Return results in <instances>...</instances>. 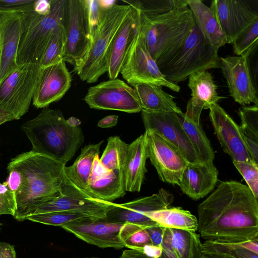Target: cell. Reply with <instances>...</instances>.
<instances>
[{
  "label": "cell",
  "mask_w": 258,
  "mask_h": 258,
  "mask_svg": "<svg viewBox=\"0 0 258 258\" xmlns=\"http://www.w3.org/2000/svg\"><path fill=\"white\" fill-rule=\"evenodd\" d=\"M198 231L205 241L258 240V201L239 182H221L198 207Z\"/></svg>",
  "instance_id": "1"
},
{
  "label": "cell",
  "mask_w": 258,
  "mask_h": 258,
  "mask_svg": "<svg viewBox=\"0 0 258 258\" xmlns=\"http://www.w3.org/2000/svg\"><path fill=\"white\" fill-rule=\"evenodd\" d=\"M66 165L32 151L12 158L8 165L9 189L15 193L16 210L14 217L26 220L40 206L59 197L67 178Z\"/></svg>",
  "instance_id": "2"
},
{
  "label": "cell",
  "mask_w": 258,
  "mask_h": 258,
  "mask_svg": "<svg viewBox=\"0 0 258 258\" xmlns=\"http://www.w3.org/2000/svg\"><path fill=\"white\" fill-rule=\"evenodd\" d=\"M32 145V151L66 165L84 141L79 125L71 124L59 109L44 108L21 126Z\"/></svg>",
  "instance_id": "3"
},
{
  "label": "cell",
  "mask_w": 258,
  "mask_h": 258,
  "mask_svg": "<svg viewBox=\"0 0 258 258\" xmlns=\"http://www.w3.org/2000/svg\"><path fill=\"white\" fill-rule=\"evenodd\" d=\"M141 20L146 47L159 69L181 48L195 24L188 7L158 15L141 12Z\"/></svg>",
  "instance_id": "4"
},
{
  "label": "cell",
  "mask_w": 258,
  "mask_h": 258,
  "mask_svg": "<svg viewBox=\"0 0 258 258\" xmlns=\"http://www.w3.org/2000/svg\"><path fill=\"white\" fill-rule=\"evenodd\" d=\"M116 1H101L103 10L100 23L92 36L89 49L81 62L74 67L79 78L93 83L107 72L108 56L111 44L120 26L131 11L132 5Z\"/></svg>",
  "instance_id": "5"
},
{
  "label": "cell",
  "mask_w": 258,
  "mask_h": 258,
  "mask_svg": "<svg viewBox=\"0 0 258 258\" xmlns=\"http://www.w3.org/2000/svg\"><path fill=\"white\" fill-rule=\"evenodd\" d=\"M220 68L218 50L205 40L195 22L181 48L160 70L168 81L177 85L195 73Z\"/></svg>",
  "instance_id": "6"
},
{
  "label": "cell",
  "mask_w": 258,
  "mask_h": 258,
  "mask_svg": "<svg viewBox=\"0 0 258 258\" xmlns=\"http://www.w3.org/2000/svg\"><path fill=\"white\" fill-rule=\"evenodd\" d=\"M67 0H51L49 12L44 15L34 11L25 13L17 54V64H39L50 35L64 24Z\"/></svg>",
  "instance_id": "7"
},
{
  "label": "cell",
  "mask_w": 258,
  "mask_h": 258,
  "mask_svg": "<svg viewBox=\"0 0 258 258\" xmlns=\"http://www.w3.org/2000/svg\"><path fill=\"white\" fill-rule=\"evenodd\" d=\"M38 64L18 65L0 84V125L20 119L29 110L39 80Z\"/></svg>",
  "instance_id": "8"
},
{
  "label": "cell",
  "mask_w": 258,
  "mask_h": 258,
  "mask_svg": "<svg viewBox=\"0 0 258 258\" xmlns=\"http://www.w3.org/2000/svg\"><path fill=\"white\" fill-rule=\"evenodd\" d=\"M120 73L133 87L147 84L165 87L178 92V85L168 81L149 52L141 29V20L122 63Z\"/></svg>",
  "instance_id": "9"
},
{
  "label": "cell",
  "mask_w": 258,
  "mask_h": 258,
  "mask_svg": "<svg viewBox=\"0 0 258 258\" xmlns=\"http://www.w3.org/2000/svg\"><path fill=\"white\" fill-rule=\"evenodd\" d=\"M64 27L66 42L63 60L78 66L92 40L87 0H67Z\"/></svg>",
  "instance_id": "10"
},
{
  "label": "cell",
  "mask_w": 258,
  "mask_h": 258,
  "mask_svg": "<svg viewBox=\"0 0 258 258\" xmlns=\"http://www.w3.org/2000/svg\"><path fill=\"white\" fill-rule=\"evenodd\" d=\"M91 108L113 110L130 113L142 108L135 89L120 79H109L90 87L84 97Z\"/></svg>",
  "instance_id": "11"
},
{
  "label": "cell",
  "mask_w": 258,
  "mask_h": 258,
  "mask_svg": "<svg viewBox=\"0 0 258 258\" xmlns=\"http://www.w3.org/2000/svg\"><path fill=\"white\" fill-rule=\"evenodd\" d=\"M173 201V195L162 188L149 196L122 204L113 203L106 212L105 219L110 222L130 223L147 228L159 225L148 217L149 214L169 207Z\"/></svg>",
  "instance_id": "12"
},
{
  "label": "cell",
  "mask_w": 258,
  "mask_h": 258,
  "mask_svg": "<svg viewBox=\"0 0 258 258\" xmlns=\"http://www.w3.org/2000/svg\"><path fill=\"white\" fill-rule=\"evenodd\" d=\"M147 155L160 179L178 185L182 172L188 162L179 151L155 131L145 130Z\"/></svg>",
  "instance_id": "13"
},
{
  "label": "cell",
  "mask_w": 258,
  "mask_h": 258,
  "mask_svg": "<svg viewBox=\"0 0 258 258\" xmlns=\"http://www.w3.org/2000/svg\"><path fill=\"white\" fill-rule=\"evenodd\" d=\"M112 203L89 196L67 178L61 194L39 206L33 214L74 211L90 216L105 218L106 212Z\"/></svg>",
  "instance_id": "14"
},
{
  "label": "cell",
  "mask_w": 258,
  "mask_h": 258,
  "mask_svg": "<svg viewBox=\"0 0 258 258\" xmlns=\"http://www.w3.org/2000/svg\"><path fill=\"white\" fill-rule=\"evenodd\" d=\"M146 130H152L175 146L190 163L201 162L178 117L173 112H153L142 110Z\"/></svg>",
  "instance_id": "15"
},
{
  "label": "cell",
  "mask_w": 258,
  "mask_h": 258,
  "mask_svg": "<svg viewBox=\"0 0 258 258\" xmlns=\"http://www.w3.org/2000/svg\"><path fill=\"white\" fill-rule=\"evenodd\" d=\"M248 57H220V69L226 80L229 94L236 102L242 106L251 103L258 106L257 91L251 77Z\"/></svg>",
  "instance_id": "16"
},
{
  "label": "cell",
  "mask_w": 258,
  "mask_h": 258,
  "mask_svg": "<svg viewBox=\"0 0 258 258\" xmlns=\"http://www.w3.org/2000/svg\"><path fill=\"white\" fill-rule=\"evenodd\" d=\"M105 218L88 217L61 227L86 242L101 248L124 247L119 236L123 224L110 222Z\"/></svg>",
  "instance_id": "17"
},
{
  "label": "cell",
  "mask_w": 258,
  "mask_h": 258,
  "mask_svg": "<svg viewBox=\"0 0 258 258\" xmlns=\"http://www.w3.org/2000/svg\"><path fill=\"white\" fill-rule=\"evenodd\" d=\"M209 109L215 134L224 152L233 161H253L247 150L239 125L218 103L211 105Z\"/></svg>",
  "instance_id": "18"
},
{
  "label": "cell",
  "mask_w": 258,
  "mask_h": 258,
  "mask_svg": "<svg viewBox=\"0 0 258 258\" xmlns=\"http://www.w3.org/2000/svg\"><path fill=\"white\" fill-rule=\"evenodd\" d=\"M213 10L227 43L232 44L237 36L258 19V13L246 1L213 0Z\"/></svg>",
  "instance_id": "19"
},
{
  "label": "cell",
  "mask_w": 258,
  "mask_h": 258,
  "mask_svg": "<svg viewBox=\"0 0 258 258\" xmlns=\"http://www.w3.org/2000/svg\"><path fill=\"white\" fill-rule=\"evenodd\" d=\"M24 13H0V84L18 66Z\"/></svg>",
  "instance_id": "20"
},
{
  "label": "cell",
  "mask_w": 258,
  "mask_h": 258,
  "mask_svg": "<svg viewBox=\"0 0 258 258\" xmlns=\"http://www.w3.org/2000/svg\"><path fill=\"white\" fill-rule=\"evenodd\" d=\"M71 83V75L63 60L41 68L33 105L37 108H44L59 100L70 88Z\"/></svg>",
  "instance_id": "21"
},
{
  "label": "cell",
  "mask_w": 258,
  "mask_h": 258,
  "mask_svg": "<svg viewBox=\"0 0 258 258\" xmlns=\"http://www.w3.org/2000/svg\"><path fill=\"white\" fill-rule=\"evenodd\" d=\"M130 2L132 8L114 35L108 56L109 79L117 78L141 22V11L137 1Z\"/></svg>",
  "instance_id": "22"
},
{
  "label": "cell",
  "mask_w": 258,
  "mask_h": 258,
  "mask_svg": "<svg viewBox=\"0 0 258 258\" xmlns=\"http://www.w3.org/2000/svg\"><path fill=\"white\" fill-rule=\"evenodd\" d=\"M125 192L124 172L106 168L97 156L93 163L86 193L93 198L112 202L123 197Z\"/></svg>",
  "instance_id": "23"
},
{
  "label": "cell",
  "mask_w": 258,
  "mask_h": 258,
  "mask_svg": "<svg viewBox=\"0 0 258 258\" xmlns=\"http://www.w3.org/2000/svg\"><path fill=\"white\" fill-rule=\"evenodd\" d=\"M188 86L191 90V98L188 100L184 113L197 123H200V116L203 109L223 98L218 95V87L213 77L208 71L195 73L188 77Z\"/></svg>",
  "instance_id": "24"
},
{
  "label": "cell",
  "mask_w": 258,
  "mask_h": 258,
  "mask_svg": "<svg viewBox=\"0 0 258 258\" xmlns=\"http://www.w3.org/2000/svg\"><path fill=\"white\" fill-rule=\"evenodd\" d=\"M218 171L214 164L188 163L183 170L178 185L182 192L194 200L210 194L218 181Z\"/></svg>",
  "instance_id": "25"
},
{
  "label": "cell",
  "mask_w": 258,
  "mask_h": 258,
  "mask_svg": "<svg viewBox=\"0 0 258 258\" xmlns=\"http://www.w3.org/2000/svg\"><path fill=\"white\" fill-rule=\"evenodd\" d=\"M159 258H201L202 243L196 232L166 228Z\"/></svg>",
  "instance_id": "26"
},
{
  "label": "cell",
  "mask_w": 258,
  "mask_h": 258,
  "mask_svg": "<svg viewBox=\"0 0 258 258\" xmlns=\"http://www.w3.org/2000/svg\"><path fill=\"white\" fill-rule=\"evenodd\" d=\"M147 138L145 133L128 145L124 170L126 191L140 192L147 171Z\"/></svg>",
  "instance_id": "27"
},
{
  "label": "cell",
  "mask_w": 258,
  "mask_h": 258,
  "mask_svg": "<svg viewBox=\"0 0 258 258\" xmlns=\"http://www.w3.org/2000/svg\"><path fill=\"white\" fill-rule=\"evenodd\" d=\"M186 1L195 24L205 40L217 50L227 44L226 37L212 9L200 0Z\"/></svg>",
  "instance_id": "28"
},
{
  "label": "cell",
  "mask_w": 258,
  "mask_h": 258,
  "mask_svg": "<svg viewBox=\"0 0 258 258\" xmlns=\"http://www.w3.org/2000/svg\"><path fill=\"white\" fill-rule=\"evenodd\" d=\"M162 87L147 84H138L133 86L142 110L153 112L182 113L174 101V97L163 91Z\"/></svg>",
  "instance_id": "29"
},
{
  "label": "cell",
  "mask_w": 258,
  "mask_h": 258,
  "mask_svg": "<svg viewBox=\"0 0 258 258\" xmlns=\"http://www.w3.org/2000/svg\"><path fill=\"white\" fill-rule=\"evenodd\" d=\"M103 142L101 141L97 144L86 145L81 149L75 161L71 165L64 167L66 178L85 193L94 161L99 154Z\"/></svg>",
  "instance_id": "30"
},
{
  "label": "cell",
  "mask_w": 258,
  "mask_h": 258,
  "mask_svg": "<svg viewBox=\"0 0 258 258\" xmlns=\"http://www.w3.org/2000/svg\"><path fill=\"white\" fill-rule=\"evenodd\" d=\"M177 115L200 161L213 164L215 153L200 123L195 122L183 112Z\"/></svg>",
  "instance_id": "31"
},
{
  "label": "cell",
  "mask_w": 258,
  "mask_h": 258,
  "mask_svg": "<svg viewBox=\"0 0 258 258\" xmlns=\"http://www.w3.org/2000/svg\"><path fill=\"white\" fill-rule=\"evenodd\" d=\"M148 217L161 226L196 232L198 219L191 213L180 207L167 208L151 212Z\"/></svg>",
  "instance_id": "32"
},
{
  "label": "cell",
  "mask_w": 258,
  "mask_h": 258,
  "mask_svg": "<svg viewBox=\"0 0 258 258\" xmlns=\"http://www.w3.org/2000/svg\"><path fill=\"white\" fill-rule=\"evenodd\" d=\"M239 125L251 159L258 164V106H244L238 109Z\"/></svg>",
  "instance_id": "33"
},
{
  "label": "cell",
  "mask_w": 258,
  "mask_h": 258,
  "mask_svg": "<svg viewBox=\"0 0 258 258\" xmlns=\"http://www.w3.org/2000/svg\"><path fill=\"white\" fill-rule=\"evenodd\" d=\"M202 252H211L230 258H258V240L240 243L205 241Z\"/></svg>",
  "instance_id": "34"
},
{
  "label": "cell",
  "mask_w": 258,
  "mask_h": 258,
  "mask_svg": "<svg viewBox=\"0 0 258 258\" xmlns=\"http://www.w3.org/2000/svg\"><path fill=\"white\" fill-rule=\"evenodd\" d=\"M128 145L118 136L108 138L106 148L99 158L100 162L109 170L124 172Z\"/></svg>",
  "instance_id": "35"
},
{
  "label": "cell",
  "mask_w": 258,
  "mask_h": 258,
  "mask_svg": "<svg viewBox=\"0 0 258 258\" xmlns=\"http://www.w3.org/2000/svg\"><path fill=\"white\" fill-rule=\"evenodd\" d=\"M66 42L64 24L57 26L52 31L39 62L43 68L63 60Z\"/></svg>",
  "instance_id": "36"
},
{
  "label": "cell",
  "mask_w": 258,
  "mask_h": 258,
  "mask_svg": "<svg viewBox=\"0 0 258 258\" xmlns=\"http://www.w3.org/2000/svg\"><path fill=\"white\" fill-rule=\"evenodd\" d=\"M119 236L124 247L130 249L143 251L145 245L152 244L146 229L132 223L123 224Z\"/></svg>",
  "instance_id": "37"
},
{
  "label": "cell",
  "mask_w": 258,
  "mask_h": 258,
  "mask_svg": "<svg viewBox=\"0 0 258 258\" xmlns=\"http://www.w3.org/2000/svg\"><path fill=\"white\" fill-rule=\"evenodd\" d=\"M88 217L91 216L77 212L56 211L31 215L27 216L26 220L61 227L68 224Z\"/></svg>",
  "instance_id": "38"
},
{
  "label": "cell",
  "mask_w": 258,
  "mask_h": 258,
  "mask_svg": "<svg viewBox=\"0 0 258 258\" xmlns=\"http://www.w3.org/2000/svg\"><path fill=\"white\" fill-rule=\"evenodd\" d=\"M232 44L234 53L237 56L248 57L257 49L258 19L239 34Z\"/></svg>",
  "instance_id": "39"
},
{
  "label": "cell",
  "mask_w": 258,
  "mask_h": 258,
  "mask_svg": "<svg viewBox=\"0 0 258 258\" xmlns=\"http://www.w3.org/2000/svg\"><path fill=\"white\" fill-rule=\"evenodd\" d=\"M141 13L147 15H158L177 9L188 7L186 0L137 1Z\"/></svg>",
  "instance_id": "40"
},
{
  "label": "cell",
  "mask_w": 258,
  "mask_h": 258,
  "mask_svg": "<svg viewBox=\"0 0 258 258\" xmlns=\"http://www.w3.org/2000/svg\"><path fill=\"white\" fill-rule=\"evenodd\" d=\"M233 163L245 180L254 197L258 198V164L253 161H236Z\"/></svg>",
  "instance_id": "41"
},
{
  "label": "cell",
  "mask_w": 258,
  "mask_h": 258,
  "mask_svg": "<svg viewBox=\"0 0 258 258\" xmlns=\"http://www.w3.org/2000/svg\"><path fill=\"white\" fill-rule=\"evenodd\" d=\"M36 0H0V13L34 11Z\"/></svg>",
  "instance_id": "42"
},
{
  "label": "cell",
  "mask_w": 258,
  "mask_h": 258,
  "mask_svg": "<svg viewBox=\"0 0 258 258\" xmlns=\"http://www.w3.org/2000/svg\"><path fill=\"white\" fill-rule=\"evenodd\" d=\"M16 210L15 193L11 190L6 193H0V215L9 214L14 216Z\"/></svg>",
  "instance_id": "43"
},
{
  "label": "cell",
  "mask_w": 258,
  "mask_h": 258,
  "mask_svg": "<svg viewBox=\"0 0 258 258\" xmlns=\"http://www.w3.org/2000/svg\"><path fill=\"white\" fill-rule=\"evenodd\" d=\"M146 229L150 236L152 244L161 246L165 227L156 225Z\"/></svg>",
  "instance_id": "44"
},
{
  "label": "cell",
  "mask_w": 258,
  "mask_h": 258,
  "mask_svg": "<svg viewBox=\"0 0 258 258\" xmlns=\"http://www.w3.org/2000/svg\"><path fill=\"white\" fill-rule=\"evenodd\" d=\"M257 49L253 51L248 57L249 69L254 87L257 91L258 60Z\"/></svg>",
  "instance_id": "45"
},
{
  "label": "cell",
  "mask_w": 258,
  "mask_h": 258,
  "mask_svg": "<svg viewBox=\"0 0 258 258\" xmlns=\"http://www.w3.org/2000/svg\"><path fill=\"white\" fill-rule=\"evenodd\" d=\"M0 258H16L14 246L7 242H0Z\"/></svg>",
  "instance_id": "46"
},
{
  "label": "cell",
  "mask_w": 258,
  "mask_h": 258,
  "mask_svg": "<svg viewBox=\"0 0 258 258\" xmlns=\"http://www.w3.org/2000/svg\"><path fill=\"white\" fill-rule=\"evenodd\" d=\"M51 8V0H36L34 5V11L39 15L48 14Z\"/></svg>",
  "instance_id": "47"
},
{
  "label": "cell",
  "mask_w": 258,
  "mask_h": 258,
  "mask_svg": "<svg viewBox=\"0 0 258 258\" xmlns=\"http://www.w3.org/2000/svg\"><path fill=\"white\" fill-rule=\"evenodd\" d=\"M143 251L150 258H159L162 254V248L160 246L149 244L144 246Z\"/></svg>",
  "instance_id": "48"
},
{
  "label": "cell",
  "mask_w": 258,
  "mask_h": 258,
  "mask_svg": "<svg viewBox=\"0 0 258 258\" xmlns=\"http://www.w3.org/2000/svg\"><path fill=\"white\" fill-rule=\"evenodd\" d=\"M118 116L110 115L102 118L98 122V126L101 128L111 127L116 125L118 121Z\"/></svg>",
  "instance_id": "49"
},
{
  "label": "cell",
  "mask_w": 258,
  "mask_h": 258,
  "mask_svg": "<svg viewBox=\"0 0 258 258\" xmlns=\"http://www.w3.org/2000/svg\"><path fill=\"white\" fill-rule=\"evenodd\" d=\"M201 258H230L229 257L211 252H202Z\"/></svg>",
  "instance_id": "50"
},
{
  "label": "cell",
  "mask_w": 258,
  "mask_h": 258,
  "mask_svg": "<svg viewBox=\"0 0 258 258\" xmlns=\"http://www.w3.org/2000/svg\"><path fill=\"white\" fill-rule=\"evenodd\" d=\"M2 223H0V231L1 230V226H2Z\"/></svg>",
  "instance_id": "51"
},
{
  "label": "cell",
  "mask_w": 258,
  "mask_h": 258,
  "mask_svg": "<svg viewBox=\"0 0 258 258\" xmlns=\"http://www.w3.org/2000/svg\"><path fill=\"white\" fill-rule=\"evenodd\" d=\"M84 258H98V257H84Z\"/></svg>",
  "instance_id": "52"
}]
</instances>
